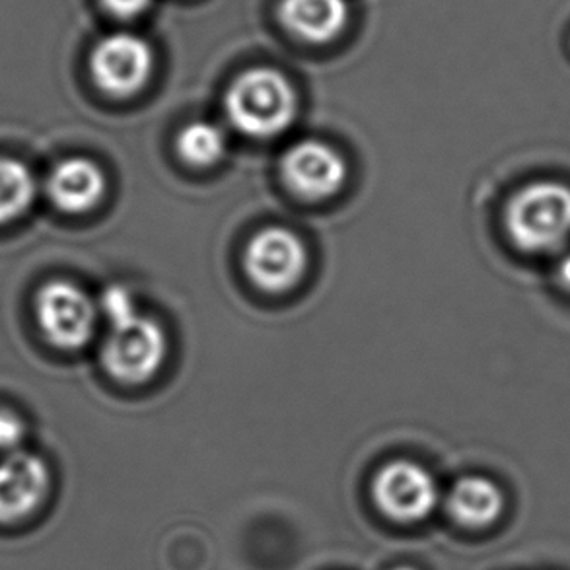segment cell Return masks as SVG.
Wrapping results in <instances>:
<instances>
[{
    "label": "cell",
    "instance_id": "9c48e42d",
    "mask_svg": "<svg viewBox=\"0 0 570 570\" xmlns=\"http://www.w3.org/2000/svg\"><path fill=\"white\" fill-rule=\"evenodd\" d=\"M49 493V468L38 454L16 450L0 460V522L30 517Z\"/></svg>",
    "mask_w": 570,
    "mask_h": 570
},
{
    "label": "cell",
    "instance_id": "30bf717a",
    "mask_svg": "<svg viewBox=\"0 0 570 570\" xmlns=\"http://www.w3.org/2000/svg\"><path fill=\"white\" fill-rule=\"evenodd\" d=\"M108 179L98 164L75 156L55 166L47 179V195L53 200L55 207L80 215L92 210L106 195Z\"/></svg>",
    "mask_w": 570,
    "mask_h": 570
},
{
    "label": "cell",
    "instance_id": "ba28073f",
    "mask_svg": "<svg viewBox=\"0 0 570 570\" xmlns=\"http://www.w3.org/2000/svg\"><path fill=\"white\" fill-rule=\"evenodd\" d=\"M281 176L286 187L302 199L322 200L345 186L347 164L322 140H302L283 156Z\"/></svg>",
    "mask_w": 570,
    "mask_h": 570
},
{
    "label": "cell",
    "instance_id": "5b68a950",
    "mask_svg": "<svg viewBox=\"0 0 570 570\" xmlns=\"http://www.w3.org/2000/svg\"><path fill=\"white\" fill-rule=\"evenodd\" d=\"M156 57L145 39L119 31L101 39L90 55V72L101 92L129 98L140 92L155 72Z\"/></svg>",
    "mask_w": 570,
    "mask_h": 570
},
{
    "label": "cell",
    "instance_id": "6da1fadb",
    "mask_svg": "<svg viewBox=\"0 0 570 570\" xmlns=\"http://www.w3.org/2000/svg\"><path fill=\"white\" fill-rule=\"evenodd\" d=\"M232 127L252 139H273L285 132L298 114V96L285 75L252 69L232 82L226 98Z\"/></svg>",
    "mask_w": 570,
    "mask_h": 570
},
{
    "label": "cell",
    "instance_id": "4fadbf2b",
    "mask_svg": "<svg viewBox=\"0 0 570 570\" xmlns=\"http://www.w3.org/2000/svg\"><path fill=\"white\" fill-rule=\"evenodd\" d=\"M36 197V178L26 164L0 156V224L26 215Z\"/></svg>",
    "mask_w": 570,
    "mask_h": 570
},
{
    "label": "cell",
    "instance_id": "3957f363",
    "mask_svg": "<svg viewBox=\"0 0 570 570\" xmlns=\"http://www.w3.org/2000/svg\"><path fill=\"white\" fill-rule=\"evenodd\" d=\"M168 353L163 325L153 317L137 316L111 325L101 345V364L109 376L125 384H140L160 371Z\"/></svg>",
    "mask_w": 570,
    "mask_h": 570
},
{
    "label": "cell",
    "instance_id": "9a60e30c",
    "mask_svg": "<svg viewBox=\"0 0 570 570\" xmlns=\"http://www.w3.org/2000/svg\"><path fill=\"white\" fill-rule=\"evenodd\" d=\"M98 309H100L101 316L106 317L109 327L124 324L139 314L132 294L125 286L119 285L108 286L101 293Z\"/></svg>",
    "mask_w": 570,
    "mask_h": 570
},
{
    "label": "cell",
    "instance_id": "52a82bcc",
    "mask_svg": "<svg viewBox=\"0 0 570 570\" xmlns=\"http://www.w3.org/2000/svg\"><path fill=\"white\" fill-rule=\"evenodd\" d=\"M374 501L385 517L397 522H419L439 504V485L419 463H387L374 479Z\"/></svg>",
    "mask_w": 570,
    "mask_h": 570
},
{
    "label": "cell",
    "instance_id": "2e32d148",
    "mask_svg": "<svg viewBox=\"0 0 570 570\" xmlns=\"http://www.w3.org/2000/svg\"><path fill=\"white\" fill-rule=\"evenodd\" d=\"M23 434H26V426L22 419L8 409H0V452L10 454L20 450Z\"/></svg>",
    "mask_w": 570,
    "mask_h": 570
},
{
    "label": "cell",
    "instance_id": "277c9868",
    "mask_svg": "<svg viewBox=\"0 0 570 570\" xmlns=\"http://www.w3.org/2000/svg\"><path fill=\"white\" fill-rule=\"evenodd\" d=\"M98 302L70 281H51L36 296V317L41 333L65 351L85 347L98 324Z\"/></svg>",
    "mask_w": 570,
    "mask_h": 570
},
{
    "label": "cell",
    "instance_id": "e0dca14e",
    "mask_svg": "<svg viewBox=\"0 0 570 570\" xmlns=\"http://www.w3.org/2000/svg\"><path fill=\"white\" fill-rule=\"evenodd\" d=\"M150 2L153 0H101V4L109 14L117 16V18L140 16L142 12H147Z\"/></svg>",
    "mask_w": 570,
    "mask_h": 570
},
{
    "label": "cell",
    "instance_id": "8fae6325",
    "mask_svg": "<svg viewBox=\"0 0 570 570\" xmlns=\"http://www.w3.org/2000/svg\"><path fill=\"white\" fill-rule=\"evenodd\" d=\"M347 0H283L281 22L308 43H327L347 26Z\"/></svg>",
    "mask_w": 570,
    "mask_h": 570
},
{
    "label": "cell",
    "instance_id": "5bb4252c",
    "mask_svg": "<svg viewBox=\"0 0 570 570\" xmlns=\"http://www.w3.org/2000/svg\"><path fill=\"white\" fill-rule=\"evenodd\" d=\"M178 153L187 164L197 168L215 166L223 160L228 148L226 132L215 124L208 121H195L181 129L178 135Z\"/></svg>",
    "mask_w": 570,
    "mask_h": 570
},
{
    "label": "cell",
    "instance_id": "7c38bea8",
    "mask_svg": "<svg viewBox=\"0 0 570 570\" xmlns=\"http://www.w3.org/2000/svg\"><path fill=\"white\" fill-rule=\"evenodd\" d=\"M446 510L458 524L483 530L494 524L504 510L501 487L481 475L463 478L455 483L446 499Z\"/></svg>",
    "mask_w": 570,
    "mask_h": 570
},
{
    "label": "cell",
    "instance_id": "d6986e66",
    "mask_svg": "<svg viewBox=\"0 0 570 570\" xmlns=\"http://www.w3.org/2000/svg\"><path fill=\"white\" fill-rule=\"evenodd\" d=\"M395 570H415V569H409V567H401V569H395Z\"/></svg>",
    "mask_w": 570,
    "mask_h": 570
},
{
    "label": "cell",
    "instance_id": "ac0fdd59",
    "mask_svg": "<svg viewBox=\"0 0 570 570\" xmlns=\"http://www.w3.org/2000/svg\"><path fill=\"white\" fill-rule=\"evenodd\" d=\"M557 278H559V285L570 293V254L564 255L557 265Z\"/></svg>",
    "mask_w": 570,
    "mask_h": 570
},
{
    "label": "cell",
    "instance_id": "8992f818",
    "mask_svg": "<svg viewBox=\"0 0 570 570\" xmlns=\"http://www.w3.org/2000/svg\"><path fill=\"white\" fill-rule=\"evenodd\" d=\"M244 267L255 285L267 293H285L298 285L308 267V252L294 232L271 226L247 244Z\"/></svg>",
    "mask_w": 570,
    "mask_h": 570
},
{
    "label": "cell",
    "instance_id": "7a4b0ae2",
    "mask_svg": "<svg viewBox=\"0 0 570 570\" xmlns=\"http://www.w3.org/2000/svg\"><path fill=\"white\" fill-rule=\"evenodd\" d=\"M504 223L524 254H553L570 242V187L548 179L522 187L510 199Z\"/></svg>",
    "mask_w": 570,
    "mask_h": 570
}]
</instances>
